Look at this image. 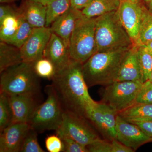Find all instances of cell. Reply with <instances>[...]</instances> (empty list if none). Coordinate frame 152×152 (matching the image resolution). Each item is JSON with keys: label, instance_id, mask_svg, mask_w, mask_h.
Listing matches in <instances>:
<instances>
[{"label": "cell", "instance_id": "obj_1", "mask_svg": "<svg viewBox=\"0 0 152 152\" xmlns=\"http://www.w3.org/2000/svg\"><path fill=\"white\" fill-rule=\"evenodd\" d=\"M52 80L64 110L85 117L97 103L89 94L82 64L72 60L65 68L56 73Z\"/></svg>", "mask_w": 152, "mask_h": 152}, {"label": "cell", "instance_id": "obj_2", "mask_svg": "<svg viewBox=\"0 0 152 152\" xmlns=\"http://www.w3.org/2000/svg\"><path fill=\"white\" fill-rule=\"evenodd\" d=\"M132 47L97 52L82 64L88 87L105 86L115 81L121 65Z\"/></svg>", "mask_w": 152, "mask_h": 152}, {"label": "cell", "instance_id": "obj_3", "mask_svg": "<svg viewBox=\"0 0 152 152\" xmlns=\"http://www.w3.org/2000/svg\"><path fill=\"white\" fill-rule=\"evenodd\" d=\"M95 38L98 52L131 48L134 45L121 23L117 11L96 18Z\"/></svg>", "mask_w": 152, "mask_h": 152}, {"label": "cell", "instance_id": "obj_4", "mask_svg": "<svg viewBox=\"0 0 152 152\" xmlns=\"http://www.w3.org/2000/svg\"><path fill=\"white\" fill-rule=\"evenodd\" d=\"M39 78L34 64L23 62L1 73L0 92L9 95L39 94Z\"/></svg>", "mask_w": 152, "mask_h": 152}, {"label": "cell", "instance_id": "obj_5", "mask_svg": "<svg viewBox=\"0 0 152 152\" xmlns=\"http://www.w3.org/2000/svg\"><path fill=\"white\" fill-rule=\"evenodd\" d=\"M45 91L47 95L46 100L36 108L28 123L38 133L56 131L61 124L64 111L53 85L46 86Z\"/></svg>", "mask_w": 152, "mask_h": 152}, {"label": "cell", "instance_id": "obj_6", "mask_svg": "<svg viewBox=\"0 0 152 152\" xmlns=\"http://www.w3.org/2000/svg\"><path fill=\"white\" fill-rule=\"evenodd\" d=\"M96 18H87L83 15L77 22L69 43L70 56L74 61L83 64L98 52Z\"/></svg>", "mask_w": 152, "mask_h": 152}, {"label": "cell", "instance_id": "obj_7", "mask_svg": "<svg viewBox=\"0 0 152 152\" xmlns=\"http://www.w3.org/2000/svg\"><path fill=\"white\" fill-rule=\"evenodd\" d=\"M143 83L139 82H114L105 86L102 91V102L110 107L118 114L135 103Z\"/></svg>", "mask_w": 152, "mask_h": 152}, {"label": "cell", "instance_id": "obj_8", "mask_svg": "<svg viewBox=\"0 0 152 152\" xmlns=\"http://www.w3.org/2000/svg\"><path fill=\"white\" fill-rule=\"evenodd\" d=\"M87 120L82 115L64 110L61 124L56 134L65 135L87 146L100 138Z\"/></svg>", "mask_w": 152, "mask_h": 152}, {"label": "cell", "instance_id": "obj_9", "mask_svg": "<svg viewBox=\"0 0 152 152\" xmlns=\"http://www.w3.org/2000/svg\"><path fill=\"white\" fill-rule=\"evenodd\" d=\"M117 113L107 104L102 101L97 102L94 107L88 112L86 118L108 140L117 139Z\"/></svg>", "mask_w": 152, "mask_h": 152}, {"label": "cell", "instance_id": "obj_10", "mask_svg": "<svg viewBox=\"0 0 152 152\" xmlns=\"http://www.w3.org/2000/svg\"><path fill=\"white\" fill-rule=\"evenodd\" d=\"M144 8L139 0H121L117 11L121 23L134 45L139 37Z\"/></svg>", "mask_w": 152, "mask_h": 152}, {"label": "cell", "instance_id": "obj_11", "mask_svg": "<svg viewBox=\"0 0 152 152\" xmlns=\"http://www.w3.org/2000/svg\"><path fill=\"white\" fill-rule=\"evenodd\" d=\"M50 28H34L20 50L23 61L32 63L43 57L44 51L52 34Z\"/></svg>", "mask_w": 152, "mask_h": 152}, {"label": "cell", "instance_id": "obj_12", "mask_svg": "<svg viewBox=\"0 0 152 152\" xmlns=\"http://www.w3.org/2000/svg\"><path fill=\"white\" fill-rule=\"evenodd\" d=\"M117 140L135 151L144 144L152 142L137 125L124 119L117 114Z\"/></svg>", "mask_w": 152, "mask_h": 152}, {"label": "cell", "instance_id": "obj_13", "mask_svg": "<svg viewBox=\"0 0 152 152\" xmlns=\"http://www.w3.org/2000/svg\"><path fill=\"white\" fill-rule=\"evenodd\" d=\"M14 123H28L31 115L39 104V94L9 95Z\"/></svg>", "mask_w": 152, "mask_h": 152}, {"label": "cell", "instance_id": "obj_14", "mask_svg": "<svg viewBox=\"0 0 152 152\" xmlns=\"http://www.w3.org/2000/svg\"><path fill=\"white\" fill-rule=\"evenodd\" d=\"M31 129L27 123H12L0 132V152H20L23 141Z\"/></svg>", "mask_w": 152, "mask_h": 152}, {"label": "cell", "instance_id": "obj_15", "mask_svg": "<svg viewBox=\"0 0 152 152\" xmlns=\"http://www.w3.org/2000/svg\"><path fill=\"white\" fill-rule=\"evenodd\" d=\"M43 57L53 63L56 73L65 68L72 61L69 45L61 38L53 33H52L45 49Z\"/></svg>", "mask_w": 152, "mask_h": 152}, {"label": "cell", "instance_id": "obj_16", "mask_svg": "<svg viewBox=\"0 0 152 152\" xmlns=\"http://www.w3.org/2000/svg\"><path fill=\"white\" fill-rule=\"evenodd\" d=\"M83 15L81 10L70 8L59 17L50 27L52 32L61 38L69 45L72 33L77 22Z\"/></svg>", "mask_w": 152, "mask_h": 152}, {"label": "cell", "instance_id": "obj_17", "mask_svg": "<svg viewBox=\"0 0 152 152\" xmlns=\"http://www.w3.org/2000/svg\"><path fill=\"white\" fill-rule=\"evenodd\" d=\"M142 82L137 56V46L134 45L126 55L117 75L115 81Z\"/></svg>", "mask_w": 152, "mask_h": 152}, {"label": "cell", "instance_id": "obj_18", "mask_svg": "<svg viewBox=\"0 0 152 152\" xmlns=\"http://www.w3.org/2000/svg\"><path fill=\"white\" fill-rule=\"evenodd\" d=\"M19 9L22 16L33 27H46V6L31 0H25Z\"/></svg>", "mask_w": 152, "mask_h": 152}, {"label": "cell", "instance_id": "obj_19", "mask_svg": "<svg viewBox=\"0 0 152 152\" xmlns=\"http://www.w3.org/2000/svg\"><path fill=\"white\" fill-rule=\"evenodd\" d=\"M117 114L130 123L152 121V104L135 103Z\"/></svg>", "mask_w": 152, "mask_h": 152}, {"label": "cell", "instance_id": "obj_20", "mask_svg": "<svg viewBox=\"0 0 152 152\" xmlns=\"http://www.w3.org/2000/svg\"><path fill=\"white\" fill-rule=\"evenodd\" d=\"M23 62L20 49L0 42V73Z\"/></svg>", "mask_w": 152, "mask_h": 152}, {"label": "cell", "instance_id": "obj_21", "mask_svg": "<svg viewBox=\"0 0 152 152\" xmlns=\"http://www.w3.org/2000/svg\"><path fill=\"white\" fill-rule=\"evenodd\" d=\"M121 0H93L82 11L85 16L96 18L104 14L118 10Z\"/></svg>", "mask_w": 152, "mask_h": 152}, {"label": "cell", "instance_id": "obj_22", "mask_svg": "<svg viewBox=\"0 0 152 152\" xmlns=\"http://www.w3.org/2000/svg\"><path fill=\"white\" fill-rule=\"evenodd\" d=\"M20 10V9H19ZM22 16L20 13L8 15L0 20V40L8 42L18 28Z\"/></svg>", "mask_w": 152, "mask_h": 152}, {"label": "cell", "instance_id": "obj_23", "mask_svg": "<svg viewBox=\"0 0 152 152\" xmlns=\"http://www.w3.org/2000/svg\"><path fill=\"white\" fill-rule=\"evenodd\" d=\"M46 7V27H49L57 18L71 7L70 0H52Z\"/></svg>", "mask_w": 152, "mask_h": 152}, {"label": "cell", "instance_id": "obj_24", "mask_svg": "<svg viewBox=\"0 0 152 152\" xmlns=\"http://www.w3.org/2000/svg\"><path fill=\"white\" fill-rule=\"evenodd\" d=\"M152 40V14L144 7L140 34L135 45L140 46Z\"/></svg>", "mask_w": 152, "mask_h": 152}, {"label": "cell", "instance_id": "obj_25", "mask_svg": "<svg viewBox=\"0 0 152 152\" xmlns=\"http://www.w3.org/2000/svg\"><path fill=\"white\" fill-rule=\"evenodd\" d=\"M137 56L143 83L149 80L152 69V56L144 45L137 46Z\"/></svg>", "mask_w": 152, "mask_h": 152}, {"label": "cell", "instance_id": "obj_26", "mask_svg": "<svg viewBox=\"0 0 152 152\" xmlns=\"http://www.w3.org/2000/svg\"><path fill=\"white\" fill-rule=\"evenodd\" d=\"M13 115L9 96L0 92V132L12 123Z\"/></svg>", "mask_w": 152, "mask_h": 152}, {"label": "cell", "instance_id": "obj_27", "mask_svg": "<svg viewBox=\"0 0 152 152\" xmlns=\"http://www.w3.org/2000/svg\"><path fill=\"white\" fill-rule=\"evenodd\" d=\"M34 28L22 16L20 23L15 34L7 43L20 49L31 34Z\"/></svg>", "mask_w": 152, "mask_h": 152}, {"label": "cell", "instance_id": "obj_28", "mask_svg": "<svg viewBox=\"0 0 152 152\" xmlns=\"http://www.w3.org/2000/svg\"><path fill=\"white\" fill-rule=\"evenodd\" d=\"M34 68L39 77L52 80L56 74L54 66L49 59L42 57L34 63Z\"/></svg>", "mask_w": 152, "mask_h": 152}, {"label": "cell", "instance_id": "obj_29", "mask_svg": "<svg viewBox=\"0 0 152 152\" xmlns=\"http://www.w3.org/2000/svg\"><path fill=\"white\" fill-rule=\"evenodd\" d=\"M37 134L36 131L31 128L23 141L20 152H45L38 141Z\"/></svg>", "mask_w": 152, "mask_h": 152}, {"label": "cell", "instance_id": "obj_30", "mask_svg": "<svg viewBox=\"0 0 152 152\" xmlns=\"http://www.w3.org/2000/svg\"><path fill=\"white\" fill-rule=\"evenodd\" d=\"M88 152H113V140L101 139L100 138L86 146Z\"/></svg>", "mask_w": 152, "mask_h": 152}, {"label": "cell", "instance_id": "obj_31", "mask_svg": "<svg viewBox=\"0 0 152 152\" xmlns=\"http://www.w3.org/2000/svg\"><path fill=\"white\" fill-rule=\"evenodd\" d=\"M61 139L64 144V152H88L86 146L79 143L70 137L57 134Z\"/></svg>", "mask_w": 152, "mask_h": 152}, {"label": "cell", "instance_id": "obj_32", "mask_svg": "<svg viewBox=\"0 0 152 152\" xmlns=\"http://www.w3.org/2000/svg\"><path fill=\"white\" fill-rule=\"evenodd\" d=\"M135 103L152 104V82H145L136 98Z\"/></svg>", "mask_w": 152, "mask_h": 152}, {"label": "cell", "instance_id": "obj_33", "mask_svg": "<svg viewBox=\"0 0 152 152\" xmlns=\"http://www.w3.org/2000/svg\"><path fill=\"white\" fill-rule=\"evenodd\" d=\"M46 148L49 152H61L64 151V144L59 136L51 135L47 137L45 141Z\"/></svg>", "mask_w": 152, "mask_h": 152}, {"label": "cell", "instance_id": "obj_34", "mask_svg": "<svg viewBox=\"0 0 152 152\" xmlns=\"http://www.w3.org/2000/svg\"><path fill=\"white\" fill-rule=\"evenodd\" d=\"M19 8L12 4H2L0 6V20L10 15L18 13Z\"/></svg>", "mask_w": 152, "mask_h": 152}, {"label": "cell", "instance_id": "obj_35", "mask_svg": "<svg viewBox=\"0 0 152 152\" xmlns=\"http://www.w3.org/2000/svg\"><path fill=\"white\" fill-rule=\"evenodd\" d=\"M138 126L147 136L152 139V121L133 123Z\"/></svg>", "mask_w": 152, "mask_h": 152}, {"label": "cell", "instance_id": "obj_36", "mask_svg": "<svg viewBox=\"0 0 152 152\" xmlns=\"http://www.w3.org/2000/svg\"><path fill=\"white\" fill-rule=\"evenodd\" d=\"M92 1L93 0H70L71 7L82 11L87 7Z\"/></svg>", "mask_w": 152, "mask_h": 152}, {"label": "cell", "instance_id": "obj_37", "mask_svg": "<svg viewBox=\"0 0 152 152\" xmlns=\"http://www.w3.org/2000/svg\"><path fill=\"white\" fill-rule=\"evenodd\" d=\"M142 45H144L145 47L148 51L149 53L152 56V40L149 41Z\"/></svg>", "mask_w": 152, "mask_h": 152}, {"label": "cell", "instance_id": "obj_38", "mask_svg": "<svg viewBox=\"0 0 152 152\" xmlns=\"http://www.w3.org/2000/svg\"><path fill=\"white\" fill-rule=\"evenodd\" d=\"M31 1H34L37 2L41 3L44 5L46 6L49 2H50L52 0H31Z\"/></svg>", "mask_w": 152, "mask_h": 152}, {"label": "cell", "instance_id": "obj_39", "mask_svg": "<svg viewBox=\"0 0 152 152\" xmlns=\"http://www.w3.org/2000/svg\"><path fill=\"white\" fill-rule=\"evenodd\" d=\"M17 0H0L1 4H13Z\"/></svg>", "mask_w": 152, "mask_h": 152}, {"label": "cell", "instance_id": "obj_40", "mask_svg": "<svg viewBox=\"0 0 152 152\" xmlns=\"http://www.w3.org/2000/svg\"><path fill=\"white\" fill-rule=\"evenodd\" d=\"M148 4V10L152 14V0H151Z\"/></svg>", "mask_w": 152, "mask_h": 152}, {"label": "cell", "instance_id": "obj_41", "mask_svg": "<svg viewBox=\"0 0 152 152\" xmlns=\"http://www.w3.org/2000/svg\"><path fill=\"white\" fill-rule=\"evenodd\" d=\"M149 80L150 81L152 82V69L151 74V76H150Z\"/></svg>", "mask_w": 152, "mask_h": 152}, {"label": "cell", "instance_id": "obj_42", "mask_svg": "<svg viewBox=\"0 0 152 152\" xmlns=\"http://www.w3.org/2000/svg\"><path fill=\"white\" fill-rule=\"evenodd\" d=\"M143 1H145L146 2L148 3L151 0H143Z\"/></svg>", "mask_w": 152, "mask_h": 152}]
</instances>
